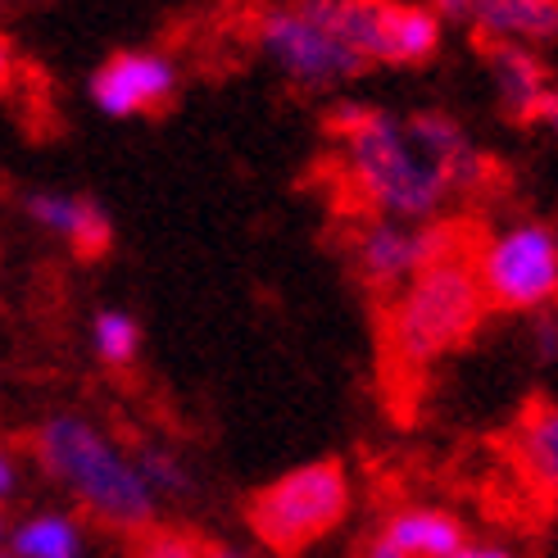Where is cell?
I'll return each mask as SVG.
<instances>
[{
	"instance_id": "obj_1",
	"label": "cell",
	"mask_w": 558,
	"mask_h": 558,
	"mask_svg": "<svg viewBox=\"0 0 558 558\" xmlns=\"http://www.w3.org/2000/svg\"><path fill=\"white\" fill-rule=\"evenodd\" d=\"M327 132L341 142V163L354 191L377 218L432 222L463 191L486 182L490 159L454 114L445 109H381L368 100H337Z\"/></svg>"
},
{
	"instance_id": "obj_2",
	"label": "cell",
	"mask_w": 558,
	"mask_h": 558,
	"mask_svg": "<svg viewBox=\"0 0 558 558\" xmlns=\"http://www.w3.org/2000/svg\"><path fill=\"white\" fill-rule=\"evenodd\" d=\"M33 463L73 499L82 518L100 526L146 536L159 518L132 450H123L87 413H46L33 432Z\"/></svg>"
},
{
	"instance_id": "obj_3",
	"label": "cell",
	"mask_w": 558,
	"mask_h": 558,
	"mask_svg": "<svg viewBox=\"0 0 558 558\" xmlns=\"http://www.w3.org/2000/svg\"><path fill=\"white\" fill-rule=\"evenodd\" d=\"M486 318V295L472 272V245L463 232H454L450 245L417 268L409 282L390 295L386 310V341L400 364L427 368L436 359L454 354L472 341V331Z\"/></svg>"
},
{
	"instance_id": "obj_4",
	"label": "cell",
	"mask_w": 558,
	"mask_h": 558,
	"mask_svg": "<svg viewBox=\"0 0 558 558\" xmlns=\"http://www.w3.org/2000/svg\"><path fill=\"white\" fill-rule=\"evenodd\" d=\"M354 513V477L341 459H310L277 472L245 499V526L259 549L295 558L337 536Z\"/></svg>"
},
{
	"instance_id": "obj_5",
	"label": "cell",
	"mask_w": 558,
	"mask_h": 558,
	"mask_svg": "<svg viewBox=\"0 0 558 558\" xmlns=\"http://www.w3.org/2000/svg\"><path fill=\"white\" fill-rule=\"evenodd\" d=\"M255 50L264 54V64H272L300 92H337L368 73L354 46L337 33L327 0L272 5L255 14Z\"/></svg>"
},
{
	"instance_id": "obj_6",
	"label": "cell",
	"mask_w": 558,
	"mask_h": 558,
	"mask_svg": "<svg viewBox=\"0 0 558 558\" xmlns=\"http://www.w3.org/2000/svg\"><path fill=\"white\" fill-rule=\"evenodd\" d=\"M472 272L486 295V310L545 314L558 304V228L541 218L505 222L472 245Z\"/></svg>"
},
{
	"instance_id": "obj_7",
	"label": "cell",
	"mask_w": 558,
	"mask_h": 558,
	"mask_svg": "<svg viewBox=\"0 0 558 558\" xmlns=\"http://www.w3.org/2000/svg\"><path fill=\"white\" fill-rule=\"evenodd\" d=\"M337 33L354 46V54L386 69L432 64L445 41V19L432 5H386V0H327Z\"/></svg>"
},
{
	"instance_id": "obj_8",
	"label": "cell",
	"mask_w": 558,
	"mask_h": 558,
	"mask_svg": "<svg viewBox=\"0 0 558 558\" xmlns=\"http://www.w3.org/2000/svg\"><path fill=\"white\" fill-rule=\"evenodd\" d=\"M182 92V69L169 50L159 46H123L92 69L87 100L105 119H150L163 114Z\"/></svg>"
},
{
	"instance_id": "obj_9",
	"label": "cell",
	"mask_w": 558,
	"mask_h": 558,
	"mask_svg": "<svg viewBox=\"0 0 558 558\" xmlns=\"http://www.w3.org/2000/svg\"><path fill=\"white\" fill-rule=\"evenodd\" d=\"M459 228H432V222H396V218H368L350 236V264L373 291L396 295L409 277L423 268L440 245H450Z\"/></svg>"
},
{
	"instance_id": "obj_10",
	"label": "cell",
	"mask_w": 558,
	"mask_h": 558,
	"mask_svg": "<svg viewBox=\"0 0 558 558\" xmlns=\"http://www.w3.org/2000/svg\"><path fill=\"white\" fill-rule=\"evenodd\" d=\"M23 214L46 236L64 241L77 259H100V255H109V245H114V222H109V214L82 191L37 186V191L23 195Z\"/></svg>"
},
{
	"instance_id": "obj_11",
	"label": "cell",
	"mask_w": 558,
	"mask_h": 558,
	"mask_svg": "<svg viewBox=\"0 0 558 558\" xmlns=\"http://www.w3.org/2000/svg\"><path fill=\"white\" fill-rule=\"evenodd\" d=\"M440 19L468 23L486 46H545L558 41V0H454Z\"/></svg>"
},
{
	"instance_id": "obj_12",
	"label": "cell",
	"mask_w": 558,
	"mask_h": 558,
	"mask_svg": "<svg viewBox=\"0 0 558 558\" xmlns=\"http://www.w3.org/2000/svg\"><path fill=\"white\" fill-rule=\"evenodd\" d=\"M10 558H92V532L77 509L41 505L10 522Z\"/></svg>"
},
{
	"instance_id": "obj_13",
	"label": "cell",
	"mask_w": 558,
	"mask_h": 558,
	"mask_svg": "<svg viewBox=\"0 0 558 558\" xmlns=\"http://www.w3.org/2000/svg\"><path fill=\"white\" fill-rule=\"evenodd\" d=\"M486 77L495 87V100L513 123H536L541 105L549 100V73L532 50L522 46H486Z\"/></svg>"
},
{
	"instance_id": "obj_14",
	"label": "cell",
	"mask_w": 558,
	"mask_h": 558,
	"mask_svg": "<svg viewBox=\"0 0 558 558\" xmlns=\"http://www.w3.org/2000/svg\"><path fill=\"white\" fill-rule=\"evenodd\" d=\"M381 536L396 545L404 558H445L468 541V526L454 509L440 505H400L396 513H386Z\"/></svg>"
},
{
	"instance_id": "obj_15",
	"label": "cell",
	"mask_w": 558,
	"mask_h": 558,
	"mask_svg": "<svg viewBox=\"0 0 558 558\" xmlns=\"http://www.w3.org/2000/svg\"><path fill=\"white\" fill-rule=\"evenodd\" d=\"M518 459L558 499V400H532L518 417Z\"/></svg>"
},
{
	"instance_id": "obj_16",
	"label": "cell",
	"mask_w": 558,
	"mask_h": 558,
	"mask_svg": "<svg viewBox=\"0 0 558 558\" xmlns=\"http://www.w3.org/2000/svg\"><path fill=\"white\" fill-rule=\"evenodd\" d=\"M132 463H136V472H142V482H146V490L155 495L159 509H163V505H182V499L195 495V472H191V463H186L178 450H169V445H136Z\"/></svg>"
},
{
	"instance_id": "obj_17",
	"label": "cell",
	"mask_w": 558,
	"mask_h": 558,
	"mask_svg": "<svg viewBox=\"0 0 558 558\" xmlns=\"http://www.w3.org/2000/svg\"><path fill=\"white\" fill-rule=\"evenodd\" d=\"M92 354L105 368H128L136 354H142V323H136L128 310H96L92 327H87Z\"/></svg>"
},
{
	"instance_id": "obj_18",
	"label": "cell",
	"mask_w": 558,
	"mask_h": 558,
	"mask_svg": "<svg viewBox=\"0 0 558 558\" xmlns=\"http://www.w3.org/2000/svg\"><path fill=\"white\" fill-rule=\"evenodd\" d=\"M132 558H205V541H195L186 532H169V526H150V532L136 541Z\"/></svg>"
},
{
	"instance_id": "obj_19",
	"label": "cell",
	"mask_w": 558,
	"mask_h": 558,
	"mask_svg": "<svg viewBox=\"0 0 558 558\" xmlns=\"http://www.w3.org/2000/svg\"><path fill=\"white\" fill-rule=\"evenodd\" d=\"M19 490H23V459L10 445H0V509H5Z\"/></svg>"
},
{
	"instance_id": "obj_20",
	"label": "cell",
	"mask_w": 558,
	"mask_h": 558,
	"mask_svg": "<svg viewBox=\"0 0 558 558\" xmlns=\"http://www.w3.org/2000/svg\"><path fill=\"white\" fill-rule=\"evenodd\" d=\"M536 350L545 359H558V304L545 314H536Z\"/></svg>"
},
{
	"instance_id": "obj_21",
	"label": "cell",
	"mask_w": 558,
	"mask_h": 558,
	"mask_svg": "<svg viewBox=\"0 0 558 558\" xmlns=\"http://www.w3.org/2000/svg\"><path fill=\"white\" fill-rule=\"evenodd\" d=\"M445 558H518L509 545H495V541H463L454 554H445Z\"/></svg>"
},
{
	"instance_id": "obj_22",
	"label": "cell",
	"mask_w": 558,
	"mask_h": 558,
	"mask_svg": "<svg viewBox=\"0 0 558 558\" xmlns=\"http://www.w3.org/2000/svg\"><path fill=\"white\" fill-rule=\"evenodd\" d=\"M205 558H264V554L250 545H236V541H214V545H205Z\"/></svg>"
},
{
	"instance_id": "obj_23",
	"label": "cell",
	"mask_w": 558,
	"mask_h": 558,
	"mask_svg": "<svg viewBox=\"0 0 558 558\" xmlns=\"http://www.w3.org/2000/svg\"><path fill=\"white\" fill-rule=\"evenodd\" d=\"M14 69H19V60H14V41L0 33V92H5L10 82H14Z\"/></svg>"
},
{
	"instance_id": "obj_24",
	"label": "cell",
	"mask_w": 558,
	"mask_h": 558,
	"mask_svg": "<svg viewBox=\"0 0 558 558\" xmlns=\"http://www.w3.org/2000/svg\"><path fill=\"white\" fill-rule=\"evenodd\" d=\"M359 558H404V554H400L396 545H390V541L377 532V536H368V541H364V549H359Z\"/></svg>"
},
{
	"instance_id": "obj_25",
	"label": "cell",
	"mask_w": 558,
	"mask_h": 558,
	"mask_svg": "<svg viewBox=\"0 0 558 558\" xmlns=\"http://www.w3.org/2000/svg\"><path fill=\"white\" fill-rule=\"evenodd\" d=\"M536 123H541L545 132H554V136H558V87H554V92H549V100L541 105V114H536Z\"/></svg>"
},
{
	"instance_id": "obj_26",
	"label": "cell",
	"mask_w": 558,
	"mask_h": 558,
	"mask_svg": "<svg viewBox=\"0 0 558 558\" xmlns=\"http://www.w3.org/2000/svg\"><path fill=\"white\" fill-rule=\"evenodd\" d=\"M5 541H10V518H5V509H0V558H5Z\"/></svg>"
},
{
	"instance_id": "obj_27",
	"label": "cell",
	"mask_w": 558,
	"mask_h": 558,
	"mask_svg": "<svg viewBox=\"0 0 558 558\" xmlns=\"http://www.w3.org/2000/svg\"><path fill=\"white\" fill-rule=\"evenodd\" d=\"M5 558H10V554H5Z\"/></svg>"
}]
</instances>
